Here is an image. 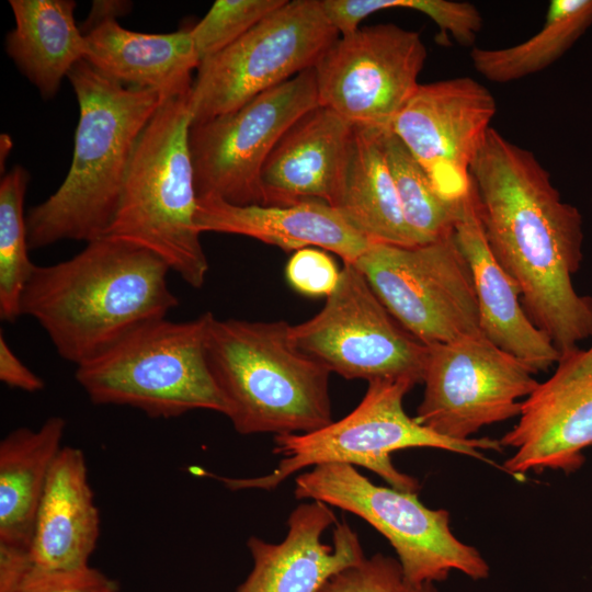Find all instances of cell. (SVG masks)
<instances>
[{"instance_id":"obj_27","label":"cell","mask_w":592,"mask_h":592,"mask_svg":"<svg viewBox=\"0 0 592 592\" xmlns=\"http://www.w3.org/2000/svg\"><path fill=\"white\" fill-rule=\"evenodd\" d=\"M384 148L405 220L418 243L453 234L464 200L454 202L443 196L389 128L384 132Z\"/></svg>"},{"instance_id":"obj_13","label":"cell","mask_w":592,"mask_h":592,"mask_svg":"<svg viewBox=\"0 0 592 592\" xmlns=\"http://www.w3.org/2000/svg\"><path fill=\"white\" fill-rule=\"evenodd\" d=\"M428 346L414 418L444 437L469 440L486 425L519 417V400L538 385L527 365L482 332Z\"/></svg>"},{"instance_id":"obj_33","label":"cell","mask_w":592,"mask_h":592,"mask_svg":"<svg viewBox=\"0 0 592 592\" xmlns=\"http://www.w3.org/2000/svg\"><path fill=\"white\" fill-rule=\"evenodd\" d=\"M119 584L91 566L73 571L36 573L10 592H118Z\"/></svg>"},{"instance_id":"obj_5","label":"cell","mask_w":592,"mask_h":592,"mask_svg":"<svg viewBox=\"0 0 592 592\" xmlns=\"http://www.w3.org/2000/svg\"><path fill=\"white\" fill-rule=\"evenodd\" d=\"M187 95L164 99L141 132L104 236L152 251L190 286L200 288L209 265L195 226Z\"/></svg>"},{"instance_id":"obj_20","label":"cell","mask_w":592,"mask_h":592,"mask_svg":"<svg viewBox=\"0 0 592 592\" xmlns=\"http://www.w3.org/2000/svg\"><path fill=\"white\" fill-rule=\"evenodd\" d=\"M454 237L473 274L481 332L534 373L547 371L557 364L559 352L526 315L519 287L497 261L487 242L473 183L462 203Z\"/></svg>"},{"instance_id":"obj_15","label":"cell","mask_w":592,"mask_h":592,"mask_svg":"<svg viewBox=\"0 0 592 592\" xmlns=\"http://www.w3.org/2000/svg\"><path fill=\"white\" fill-rule=\"evenodd\" d=\"M497 113L492 93L470 77L420 83L389 129L446 198L471 190L470 167Z\"/></svg>"},{"instance_id":"obj_8","label":"cell","mask_w":592,"mask_h":592,"mask_svg":"<svg viewBox=\"0 0 592 592\" xmlns=\"http://www.w3.org/2000/svg\"><path fill=\"white\" fill-rule=\"evenodd\" d=\"M297 499L320 501L360 516L387 538L405 577L436 583L459 571L473 580L489 577L480 551L451 531L449 513L430 509L417 492L374 485L346 464H323L295 480Z\"/></svg>"},{"instance_id":"obj_26","label":"cell","mask_w":592,"mask_h":592,"mask_svg":"<svg viewBox=\"0 0 592 592\" xmlns=\"http://www.w3.org/2000/svg\"><path fill=\"white\" fill-rule=\"evenodd\" d=\"M591 25L592 0H551L536 34L509 47H474L473 67L496 83L520 80L557 61Z\"/></svg>"},{"instance_id":"obj_23","label":"cell","mask_w":592,"mask_h":592,"mask_svg":"<svg viewBox=\"0 0 592 592\" xmlns=\"http://www.w3.org/2000/svg\"><path fill=\"white\" fill-rule=\"evenodd\" d=\"M67 422L47 418L36 430L21 426L0 442V561L25 558L36 512L59 455Z\"/></svg>"},{"instance_id":"obj_14","label":"cell","mask_w":592,"mask_h":592,"mask_svg":"<svg viewBox=\"0 0 592 592\" xmlns=\"http://www.w3.org/2000/svg\"><path fill=\"white\" fill-rule=\"evenodd\" d=\"M421 34L394 23L341 35L315 65L319 105L356 125L389 128L419 87Z\"/></svg>"},{"instance_id":"obj_11","label":"cell","mask_w":592,"mask_h":592,"mask_svg":"<svg viewBox=\"0 0 592 592\" xmlns=\"http://www.w3.org/2000/svg\"><path fill=\"white\" fill-rule=\"evenodd\" d=\"M297 348L344 378L422 383L429 346L388 311L355 264L312 318L292 326Z\"/></svg>"},{"instance_id":"obj_28","label":"cell","mask_w":592,"mask_h":592,"mask_svg":"<svg viewBox=\"0 0 592 592\" xmlns=\"http://www.w3.org/2000/svg\"><path fill=\"white\" fill-rule=\"evenodd\" d=\"M30 181L22 166L0 181V318L13 323L21 316L23 291L35 267L29 258L24 197Z\"/></svg>"},{"instance_id":"obj_2","label":"cell","mask_w":592,"mask_h":592,"mask_svg":"<svg viewBox=\"0 0 592 592\" xmlns=\"http://www.w3.org/2000/svg\"><path fill=\"white\" fill-rule=\"evenodd\" d=\"M169 271L152 251L102 236L68 260L35 265L21 316L33 318L59 356L78 367L179 305L168 286Z\"/></svg>"},{"instance_id":"obj_31","label":"cell","mask_w":592,"mask_h":592,"mask_svg":"<svg viewBox=\"0 0 592 592\" xmlns=\"http://www.w3.org/2000/svg\"><path fill=\"white\" fill-rule=\"evenodd\" d=\"M319 592H439L434 583L409 581L397 558L377 553L333 574Z\"/></svg>"},{"instance_id":"obj_17","label":"cell","mask_w":592,"mask_h":592,"mask_svg":"<svg viewBox=\"0 0 592 592\" xmlns=\"http://www.w3.org/2000/svg\"><path fill=\"white\" fill-rule=\"evenodd\" d=\"M287 527L277 544L248 539L253 567L236 592H319L333 574L365 557L358 535L323 502L299 504Z\"/></svg>"},{"instance_id":"obj_3","label":"cell","mask_w":592,"mask_h":592,"mask_svg":"<svg viewBox=\"0 0 592 592\" xmlns=\"http://www.w3.org/2000/svg\"><path fill=\"white\" fill-rule=\"evenodd\" d=\"M68 79L79 104L71 164L61 185L26 215L30 249L104 236L135 145L164 98L125 87L77 62Z\"/></svg>"},{"instance_id":"obj_21","label":"cell","mask_w":592,"mask_h":592,"mask_svg":"<svg viewBox=\"0 0 592 592\" xmlns=\"http://www.w3.org/2000/svg\"><path fill=\"white\" fill-rule=\"evenodd\" d=\"M195 226L206 231L241 235L284 251L317 247L354 264L372 242L323 201L288 206L234 205L216 197L197 198Z\"/></svg>"},{"instance_id":"obj_16","label":"cell","mask_w":592,"mask_h":592,"mask_svg":"<svg viewBox=\"0 0 592 592\" xmlns=\"http://www.w3.org/2000/svg\"><path fill=\"white\" fill-rule=\"evenodd\" d=\"M554 374L522 401L519 421L500 440L515 477L543 469L576 471L592 445V344L561 355Z\"/></svg>"},{"instance_id":"obj_1","label":"cell","mask_w":592,"mask_h":592,"mask_svg":"<svg viewBox=\"0 0 592 592\" xmlns=\"http://www.w3.org/2000/svg\"><path fill=\"white\" fill-rule=\"evenodd\" d=\"M487 242L521 292L532 322L560 356L592 338V297L572 276L582 262V216L562 201L536 156L490 127L470 167Z\"/></svg>"},{"instance_id":"obj_29","label":"cell","mask_w":592,"mask_h":592,"mask_svg":"<svg viewBox=\"0 0 592 592\" xmlns=\"http://www.w3.org/2000/svg\"><path fill=\"white\" fill-rule=\"evenodd\" d=\"M326 16L341 35L358 29L368 15L388 9H408L429 16L445 37L470 46L482 29L480 11L469 2L449 0H320Z\"/></svg>"},{"instance_id":"obj_34","label":"cell","mask_w":592,"mask_h":592,"mask_svg":"<svg viewBox=\"0 0 592 592\" xmlns=\"http://www.w3.org/2000/svg\"><path fill=\"white\" fill-rule=\"evenodd\" d=\"M0 380L11 388L26 392L41 391L44 380L29 369L13 353L3 333H0Z\"/></svg>"},{"instance_id":"obj_32","label":"cell","mask_w":592,"mask_h":592,"mask_svg":"<svg viewBox=\"0 0 592 592\" xmlns=\"http://www.w3.org/2000/svg\"><path fill=\"white\" fill-rule=\"evenodd\" d=\"M341 270L318 248L295 251L286 265L289 284L300 294L328 297L337 287Z\"/></svg>"},{"instance_id":"obj_18","label":"cell","mask_w":592,"mask_h":592,"mask_svg":"<svg viewBox=\"0 0 592 592\" xmlns=\"http://www.w3.org/2000/svg\"><path fill=\"white\" fill-rule=\"evenodd\" d=\"M354 125L317 105L283 134L261 173L263 205L288 206L339 195Z\"/></svg>"},{"instance_id":"obj_25","label":"cell","mask_w":592,"mask_h":592,"mask_svg":"<svg viewBox=\"0 0 592 592\" xmlns=\"http://www.w3.org/2000/svg\"><path fill=\"white\" fill-rule=\"evenodd\" d=\"M15 26L5 52L45 99H52L86 55V35L75 20L72 0H10Z\"/></svg>"},{"instance_id":"obj_7","label":"cell","mask_w":592,"mask_h":592,"mask_svg":"<svg viewBox=\"0 0 592 592\" xmlns=\"http://www.w3.org/2000/svg\"><path fill=\"white\" fill-rule=\"evenodd\" d=\"M210 315L145 323L78 366L76 380L94 405L128 406L156 419L193 410L227 417L228 402L206 357Z\"/></svg>"},{"instance_id":"obj_12","label":"cell","mask_w":592,"mask_h":592,"mask_svg":"<svg viewBox=\"0 0 592 592\" xmlns=\"http://www.w3.org/2000/svg\"><path fill=\"white\" fill-rule=\"evenodd\" d=\"M317 105L312 67L232 112L192 124L189 147L197 198L263 205L265 161L291 125Z\"/></svg>"},{"instance_id":"obj_4","label":"cell","mask_w":592,"mask_h":592,"mask_svg":"<svg viewBox=\"0 0 592 592\" xmlns=\"http://www.w3.org/2000/svg\"><path fill=\"white\" fill-rule=\"evenodd\" d=\"M291 329L285 320L210 315L206 357L240 434H300L333 422L331 372L297 348Z\"/></svg>"},{"instance_id":"obj_30","label":"cell","mask_w":592,"mask_h":592,"mask_svg":"<svg viewBox=\"0 0 592 592\" xmlns=\"http://www.w3.org/2000/svg\"><path fill=\"white\" fill-rule=\"evenodd\" d=\"M287 0H217L191 31L200 60L208 58L254 27Z\"/></svg>"},{"instance_id":"obj_10","label":"cell","mask_w":592,"mask_h":592,"mask_svg":"<svg viewBox=\"0 0 592 592\" xmlns=\"http://www.w3.org/2000/svg\"><path fill=\"white\" fill-rule=\"evenodd\" d=\"M392 317L431 345L480 333L470 267L454 232L425 243H372L354 263Z\"/></svg>"},{"instance_id":"obj_19","label":"cell","mask_w":592,"mask_h":592,"mask_svg":"<svg viewBox=\"0 0 592 592\" xmlns=\"http://www.w3.org/2000/svg\"><path fill=\"white\" fill-rule=\"evenodd\" d=\"M100 526L86 456L78 447L64 446L50 469L36 512L20 583L36 573L88 567Z\"/></svg>"},{"instance_id":"obj_9","label":"cell","mask_w":592,"mask_h":592,"mask_svg":"<svg viewBox=\"0 0 592 592\" xmlns=\"http://www.w3.org/2000/svg\"><path fill=\"white\" fill-rule=\"evenodd\" d=\"M339 37L320 0L286 1L200 62L187 95L191 125L232 112L315 67Z\"/></svg>"},{"instance_id":"obj_22","label":"cell","mask_w":592,"mask_h":592,"mask_svg":"<svg viewBox=\"0 0 592 592\" xmlns=\"http://www.w3.org/2000/svg\"><path fill=\"white\" fill-rule=\"evenodd\" d=\"M84 35L83 60L103 76L125 87L157 91L164 98L190 92L192 73L201 62L190 29L140 33L107 19L89 27Z\"/></svg>"},{"instance_id":"obj_24","label":"cell","mask_w":592,"mask_h":592,"mask_svg":"<svg viewBox=\"0 0 592 592\" xmlns=\"http://www.w3.org/2000/svg\"><path fill=\"white\" fill-rule=\"evenodd\" d=\"M354 125L334 208L372 243L419 244L401 209L384 148V132Z\"/></svg>"},{"instance_id":"obj_6","label":"cell","mask_w":592,"mask_h":592,"mask_svg":"<svg viewBox=\"0 0 592 592\" xmlns=\"http://www.w3.org/2000/svg\"><path fill=\"white\" fill-rule=\"evenodd\" d=\"M414 386L405 379L372 380L357 407L339 421L308 433L275 435L273 453L282 458L272 473L253 478L213 477L231 491L273 490L301 469L337 463L361 466L392 488L418 492L419 481L394 466L391 453L430 447L487 459L482 451L502 449L500 441L489 437H444L409 417L403 398Z\"/></svg>"}]
</instances>
